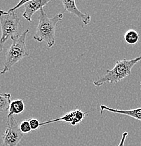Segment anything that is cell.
Here are the masks:
<instances>
[{"label":"cell","mask_w":141,"mask_h":146,"mask_svg":"<svg viewBox=\"0 0 141 146\" xmlns=\"http://www.w3.org/2000/svg\"><path fill=\"white\" fill-rule=\"evenodd\" d=\"M63 18V13H58L54 17L49 18L44 9L40 10L39 21L38 24L34 39L38 42H45L48 48L55 44L56 31L58 23Z\"/></svg>","instance_id":"6da1fadb"},{"label":"cell","mask_w":141,"mask_h":146,"mask_svg":"<svg viewBox=\"0 0 141 146\" xmlns=\"http://www.w3.org/2000/svg\"><path fill=\"white\" fill-rule=\"evenodd\" d=\"M29 33L30 30L26 29L21 35L12 38V44L6 54L5 63L0 72V75L9 72L18 62L30 56L26 46V37Z\"/></svg>","instance_id":"7a4b0ae2"},{"label":"cell","mask_w":141,"mask_h":146,"mask_svg":"<svg viewBox=\"0 0 141 146\" xmlns=\"http://www.w3.org/2000/svg\"><path fill=\"white\" fill-rule=\"evenodd\" d=\"M141 60V56L131 60L123 59L116 62L112 70L106 71L105 74L93 81L95 86H101L104 84H116L122 81L131 74V70Z\"/></svg>","instance_id":"3957f363"},{"label":"cell","mask_w":141,"mask_h":146,"mask_svg":"<svg viewBox=\"0 0 141 146\" xmlns=\"http://www.w3.org/2000/svg\"><path fill=\"white\" fill-rule=\"evenodd\" d=\"M21 19L14 11H4L0 10V25L1 29V36L0 38V53L3 51L4 44L8 39L19 35L21 25Z\"/></svg>","instance_id":"277c9868"},{"label":"cell","mask_w":141,"mask_h":146,"mask_svg":"<svg viewBox=\"0 0 141 146\" xmlns=\"http://www.w3.org/2000/svg\"><path fill=\"white\" fill-rule=\"evenodd\" d=\"M17 120L13 115H8L7 129L2 136L3 146H18L23 137Z\"/></svg>","instance_id":"5b68a950"},{"label":"cell","mask_w":141,"mask_h":146,"mask_svg":"<svg viewBox=\"0 0 141 146\" xmlns=\"http://www.w3.org/2000/svg\"><path fill=\"white\" fill-rule=\"evenodd\" d=\"M85 115H86V113L83 112L80 110H75L68 112L64 116L61 117L60 118L55 119L52 120H48L47 121H44V122L41 123L40 125L42 127V126L46 125V124L63 121H66V122L70 123L71 125L72 126H76L83 121V119L85 117Z\"/></svg>","instance_id":"8992f818"},{"label":"cell","mask_w":141,"mask_h":146,"mask_svg":"<svg viewBox=\"0 0 141 146\" xmlns=\"http://www.w3.org/2000/svg\"><path fill=\"white\" fill-rule=\"evenodd\" d=\"M54 0H32L26 3L23 6L25 11L23 13V17L25 18L29 23L32 21V16L37 11H40L45 6L47 5L50 1Z\"/></svg>","instance_id":"52a82bcc"},{"label":"cell","mask_w":141,"mask_h":146,"mask_svg":"<svg viewBox=\"0 0 141 146\" xmlns=\"http://www.w3.org/2000/svg\"><path fill=\"white\" fill-rule=\"evenodd\" d=\"M64 7V11L71 14L74 15L76 17L79 18L82 23L86 25L90 23L91 16L88 13H82L79 9L77 8L76 4V0H60Z\"/></svg>","instance_id":"ba28073f"},{"label":"cell","mask_w":141,"mask_h":146,"mask_svg":"<svg viewBox=\"0 0 141 146\" xmlns=\"http://www.w3.org/2000/svg\"><path fill=\"white\" fill-rule=\"evenodd\" d=\"M107 110L110 112L116 114H119V115H126V116L131 117L136 119L139 120L141 121V108L133 110H117V109H113L110 107H107V106L105 105H101V115L103 114V111Z\"/></svg>","instance_id":"9c48e42d"},{"label":"cell","mask_w":141,"mask_h":146,"mask_svg":"<svg viewBox=\"0 0 141 146\" xmlns=\"http://www.w3.org/2000/svg\"><path fill=\"white\" fill-rule=\"evenodd\" d=\"M25 110V104L22 99H17L12 100L10 104L9 110V115H19L23 112Z\"/></svg>","instance_id":"30bf717a"},{"label":"cell","mask_w":141,"mask_h":146,"mask_svg":"<svg viewBox=\"0 0 141 146\" xmlns=\"http://www.w3.org/2000/svg\"><path fill=\"white\" fill-rule=\"evenodd\" d=\"M11 96L10 94L0 93V113L9 111L11 103Z\"/></svg>","instance_id":"8fae6325"},{"label":"cell","mask_w":141,"mask_h":146,"mask_svg":"<svg viewBox=\"0 0 141 146\" xmlns=\"http://www.w3.org/2000/svg\"><path fill=\"white\" fill-rule=\"evenodd\" d=\"M126 42L130 45H135L139 40V35L135 30H128L124 35Z\"/></svg>","instance_id":"7c38bea8"},{"label":"cell","mask_w":141,"mask_h":146,"mask_svg":"<svg viewBox=\"0 0 141 146\" xmlns=\"http://www.w3.org/2000/svg\"><path fill=\"white\" fill-rule=\"evenodd\" d=\"M20 129L23 133H28L32 131L30 122L28 120H24L20 123Z\"/></svg>","instance_id":"4fadbf2b"},{"label":"cell","mask_w":141,"mask_h":146,"mask_svg":"<svg viewBox=\"0 0 141 146\" xmlns=\"http://www.w3.org/2000/svg\"><path fill=\"white\" fill-rule=\"evenodd\" d=\"M28 121H29V122H30L32 131L37 130V129H38L39 127H41V125H40L41 123L39 122V120L37 119L31 118V119H30Z\"/></svg>","instance_id":"5bb4252c"},{"label":"cell","mask_w":141,"mask_h":146,"mask_svg":"<svg viewBox=\"0 0 141 146\" xmlns=\"http://www.w3.org/2000/svg\"><path fill=\"white\" fill-rule=\"evenodd\" d=\"M32 1V0H21V1H20L18 3V4H16V6H15L14 7H13V8L10 9L9 11H16L17 9H19L20 7H23V6L25 5V4H26V3H28V2H29V1Z\"/></svg>","instance_id":"9a60e30c"},{"label":"cell","mask_w":141,"mask_h":146,"mask_svg":"<svg viewBox=\"0 0 141 146\" xmlns=\"http://www.w3.org/2000/svg\"><path fill=\"white\" fill-rule=\"evenodd\" d=\"M127 136H128V132H124V133H123L122 139H121L120 143H119V145L118 146H124V143H125L126 138Z\"/></svg>","instance_id":"2e32d148"},{"label":"cell","mask_w":141,"mask_h":146,"mask_svg":"<svg viewBox=\"0 0 141 146\" xmlns=\"http://www.w3.org/2000/svg\"><path fill=\"white\" fill-rule=\"evenodd\" d=\"M140 85H141V81H140Z\"/></svg>","instance_id":"e0dca14e"}]
</instances>
